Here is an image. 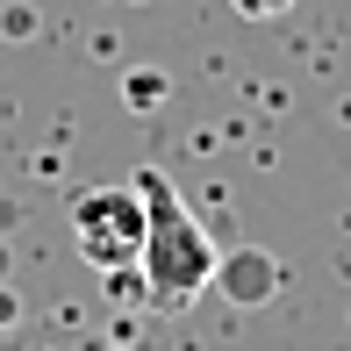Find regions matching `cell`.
Instances as JSON below:
<instances>
[{
    "label": "cell",
    "instance_id": "cell-1",
    "mask_svg": "<svg viewBox=\"0 0 351 351\" xmlns=\"http://www.w3.org/2000/svg\"><path fill=\"white\" fill-rule=\"evenodd\" d=\"M136 194H143V294L158 301V308H186V301H201L222 273L215 258V237L201 230V215L186 208V194L165 180L158 165L136 172Z\"/></svg>",
    "mask_w": 351,
    "mask_h": 351
},
{
    "label": "cell",
    "instance_id": "cell-2",
    "mask_svg": "<svg viewBox=\"0 0 351 351\" xmlns=\"http://www.w3.org/2000/svg\"><path fill=\"white\" fill-rule=\"evenodd\" d=\"M72 244L93 273H136L143 265V194L130 186H86L72 201Z\"/></svg>",
    "mask_w": 351,
    "mask_h": 351
},
{
    "label": "cell",
    "instance_id": "cell-3",
    "mask_svg": "<svg viewBox=\"0 0 351 351\" xmlns=\"http://www.w3.org/2000/svg\"><path fill=\"white\" fill-rule=\"evenodd\" d=\"M273 273H280V265H273V258H265V251H237V258H230V265H222V273H215V280H222V287H230V294H237V301H265V294H273Z\"/></svg>",
    "mask_w": 351,
    "mask_h": 351
},
{
    "label": "cell",
    "instance_id": "cell-4",
    "mask_svg": "<svg viewBox=\"0 0 351 351\" xmlns=\"http://www.w3.org/2000/svg\"><path fill=\"white\" fill-rule=\"evenodd\" d=\"M230 8H237V14H251V22H273V14H287L294 0H230Z\"/></svg>",
    "mask_w": 351,
    "mask_h": 351
},
{
    "label": "cell",
    "instance_id": "cell-5",
    "mask_svg": "<svg viewBox=\"0 0 351 351\" xmlns=\"http://www.w3.org/2000/svg\"><path fill=\"white\" fill-rule=\"evenodd\" d=\"M151 93H158V72H136V79H130V101L151 108Z\"/></svg>",
    "mask_w": 351,
    "mask_h": 351
},
{
    "label": "cell",
    "instance_id": "cell-6",
    "mask_svg": "<svg viewBox=\"0 0 351 351\" xmlns=\"http://www.w3.org/2000/svg\"><path fill=\"white\" fill-rule=\"evenodd\" d=\"M108 351H130V344H108Z\"/></svg>",
    "mask_w": 351,
    "mask_h": 351
}]
</instances>
